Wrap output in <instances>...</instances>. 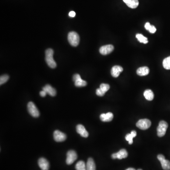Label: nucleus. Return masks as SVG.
Segmentation results:
<instances>
[{
    "instance_id": "nucleus-20",
    "label": "nucleus",
    "mask_w": 170,
    "mask_h": 170,
    "mask_svg": "<svg viewBox=\"0 0 170 170\" xmlns=\"http://www.w3.org/2000/svg\"><path fill=\"white\" fill-rule=\"evenodd\" d=\"M136 136V131L135 130H132L130 132V133L126 135V136H125V139H126L127 141L129 142V144L131 145L133 143V139L135 138Z\"/></svg>"
},
{
    "instance_id": "nucleus-27",
    "label": "nucleus",
    "mask_w": 170,
    "mask_h": 170,
    "mask_svg": "<svg viewBox=\"0 0 170 170\" xmlns=\"http://www.w3.org/2000/svg\"><path fill=\"white\" fill-rule=\"evenodd\" d=\"M9 76L8 75H3L0 77V84L1 85L6 83L8 80Z\"/></svg>"
},
{
    "instance_id": "nucleus-31",
    "label": "nucleus",
    "mask_w": 170,
    "mask_h": 170,
    "mask_svg": "<svg viewBox=\"0 0 170 170\" xmlns=\"http://www.w3.org/2000/svg\"><path fill=\"white\" fill-rule=\"evenodd\" d=\"M126 170H136L134 168H129L128 169H126Z\"/></svg>"
},
{
    "instance_id": "nucleus-9",
    "label": "nucleus",
    "mask_w": 170,
    "mask_h": 170,
    "mask_svg": "<svg viewBox=\"0 0 170 170\" xmlns=\"http://www.w3.org/2000/svg\"><path fill=\"white\" fill-rule=\"evenodd\" d=\"M54 140L55 141L60 142H63L66 140L67 138L66 135L63 132L58 130H55L54 133Z\"/></svg>"
},
{
    "instance_id": "nucleus-23",
    "label": "nucleus",
    "mask_w": 170,
    "mask_h": 170,
    "mask_svg": "<svg viewBox=\"0 0 170 170\" xmlns=\"http://www.w3.org/2000/svg\"><path fill=\"white\" fill-rule=\"evenodd\" d=\"M145 28L146 30H147L149 32L151 33L154 34L157 31V29L155 28V27L153 25H151L149 22L146 23L145 25Z\"/></svg>"
},
{
    "instance_id": "nucleus-32",
    "label": "nucleus",
    "mask_w": 170,
    "mask_h": 170,
    "mask_svg": "<svg viewBox=\"0 0 170 170\" xmlns=\"http://www.w3.org/2000/svg\"><path fill=\"white\" fill-rule=\"evenodd\" d=\"M138 170H142V169H138Z\"/></svg>"
},
{
    "instance_id": "nucleus-13",
    "label": "nucleus",
    "mask_w": 170,
    "mask_h": 170,
    "mask_svg": "<svg viewBox=\"0 0 170 170\" xmlns=\"http://www.w3.org/2000/svg\"><path fill=\"white\" fill-rule=\"evenodd\" d=\"M76 130L78 133L80 134L81 136L84 138H87L89 135V134L86 129H85V127L81 124L77 125L76 127Z\"/></svg>"
},
{
    "instance_id": "nucleus-4",
    "label": "nucleus",
    "mask_w": 170,
    "mask_h": 170,
    "mask_svg": "<svg viewBox=\"0 0 170 170\" xmlns=\"http://www.w3.org/2000/svg\"><path fill=\"white\" fill-rule=\"evenodd\" d=\"M168 124L166 122L161 121L159 123L157 129L158 135L159 137L164 136L166 133V130L168 128Z\"/></svg>"
},
{
    "instance_id": "nucleus-15",
    "label": "nucleus",
    "mask_w": 170,
    "mask_h": 170,
    "mask_svg": "<svg viewBox=\"0 0 170 170\" xmlns=\"http://www.w3.org/2000/svg\"><path fill=\"white\" fill-rule=\"evenodd\" d=\"M100 118L103 122H111L113 118V113L110 112L106 113H102L100 115Z\"/></svg>"
},
{
    "instance_id": "nucleus-29",
    "label": "nucleus",
    "mask_w": 170,
    "mask_h": 170,
    "mask_svg": "<svg viewBox=\"0 0 170 170\" xmlns=\"http://www.w3.org/2000/svg\"><path fill=\"white\" fill-rule=\"evenodd\" d=\"M69 17L73 18V17H74L75 16L76 13L74 11H72V12H70L69 13Z\"/></svg>"
},
{
    "instance_id": "nucleus-3",
    "label": "nucleus",
    "mask_w": 170,
    "mask_h": 170,
    "mask_svg": "<svg viewBox=\"0 0 170 170\" xmlns=\"http://www.w3.org/2000/svg\"><path fill=\"white\" fill-rule=\"evenodd\" d=\"M27 110L30 115L33 117H38L40 115V112L34 103L30 102L27 104Z\"/></svg>"
},
{
    "instance_id": "nucleus-8",
    "label": "nucleus",
    "mask_w": 170,
    "mask_h": 170,
    "mask_svg": "<svg viewBox=\"0 0 170 170\" xmlns=\"http://www.w3.org/2000/svg\"><path fill=\"white\" fill-rule=\"evenodd\" d=\"M158 159L160 162L163 169L165 170H170V162L165 159L163 154H159L158 156Z\"/></svg>"
},
{
    "instance_id": "nucleus-25",
    "label": "nucleus",
    "mask_w": 170,
    "mask_h": 170,
    "mask_svg": "<svg viewBox=\"0 0 170 170\" xmlns=\"http://www.w3.org/2000/svg\"><path fill=\"white\" fill-rule=\"evenodd\" d=\"M163 67L166 69H170V56L164 59L163 62Z\"/></svg>"
},
{
    "instance_id": "nucleus-21",
    "label": "nucleus",
    "mask_w": 170,
    "mask_h": 170,
    "mask_svg": "<svg viewBox=\"0 0 170 170\" xmlns=\"http://www.w3.org/2000/svg\"><path fill=\"white\" fill-rule=\"evenodd\" d=\"M144 96L145 98L148 101H152L154 98V94L152 91L150 89H147L144 93Z\"/></svg>"
},
{
    "instance_id": "nucleus-2",
    "label": "nucleus",
    "mask_w": 170,
    "mask_h": 170,
    "mask_svg": "<svg viewBox=\"0 0 170 170\" xmlns=\"http://www.w3.org/2000/svg\"><path fill=\"white\" fill-rule=\"evenodd\" d=\"M68 40L72 46H77L80 43V37L77 33L74 31L70 32L68 34Z\"/></svg>"
},
{
    "instance_id": "nucleus-6",
    "label": "nucleus",
    "mask_w": 170,
    "mask_h": 170,
    "mask_svg": "<svg viewBox=\"0 0 170 170\" xmlns=\"http://www.w3.org/2000/svg\"><path fill=\"white\" fill-rule=\"evenodd\" d=\"M78 155L74 150H69L67 154L66 163L68 165H72L77 160Z\"/></svg>"
},
{
    "instance_id": "nucleus-26",
    "label": "nucleus",
    "mask_w": 170,
    "mask_h": 170,
    "mask_svg": "<svg viewBox=\"0 0 170 170\" xmlns=\"http://www.w3.org/2000/svg\"><path fill=\"white\" fill-rule=\"evenodd\" d=\"M100 89H101V90L104 93H105L106 92L108 91L109 90V89H110V86L109 85L107 84H104V83H102L100 85Z\"/></svg>"
},
{
    "instance_id": "nucleus-11",
    "label": "nucleus",
    "mask_w": 170,
    "mask_h": 170,
    "mask_svg": "<svg viewBox=\"0 0 170 170\" xmlns=\"http://www.w3.org/2000/svg\"><path fill=\"white\" fill-rule=\"evenodd\" d=\"M128 155V154L127 150L125 149H122L120 150L118 152L112 154V158L113 159H122L127 158Z\"/></svg>"
},
{
    "instance_id": "nucleus-14",
    "label": "nucleus",
    "mask_w": 170,
    "mask_h": 170,
    "mask_svg": "<svg viewBox=\"0 0 170 170\" xmlns=\"http://www.w3.org/2000/svg\"><path fill=\"white\" fill-rule=\"evenodd\" d=\"M123 71L122 67L118 65L113 66L111 69V75L112 77L117 78L119 77L120 73Z\"/></svg>"
},
{
    "instance_id": "nucleus-28",
    "label": "nucleus",
    "mask_w": 170,
    "mask_h": 170,
    "mask_svg": "<svg viewBox=\"0 0 170 170\" xmlns=\"http://www.w3.org/2000/svg\"><path fill=\"white\" fill-rule=\"evenodd\" d=\"M96 94H97L98 96H99V97H103V96H104V95L105 94V93H104L101 90V89H100V88H99L97 89V90H96Z\"/></svg>"
},
{
    "instance_id": "nucleus-24",
    "label": "nucleus",
    "mask_w": 170,
    "mask_h": 170,
    "mask_svg": "<svg viewBox=\"0 0 170 170\" xmlns=\"http://www.w3.org/2000/svg\"><path fill=\"white\" fill-rule=\"evenodd\" d=\"M136 37L137 39L140 41V42L142 43L146 44H147L148 42L147 38L144 37V36L142 35V34H137L136 36Z\"/></svg>"
},
{
    "instance_id": "nucleus-5",
    "label": "nucleus",
    "mask_w": 170,
    "mask_h": 170,
    "mask_svg": "<svg viewBox=\"0 0 170 170\" xmlns=\"http://www.w3.org/2000/svg\"><path fill=\"white\" fill-rule=\"evenodd\" d=\"M151 125V121L147 119H141L136 123V127L142 130L148 129Z\"/></svg>"
},
{
    "instance_id": "nucleus-22",
    "label": "nucleus",
    "mask_w": 170,
    "mask_h": 170,
    "mask_svg": "<svg viewBox=\"0 0 170 170\" xmlns=\"http://www.w3.org/2000/svg\"><path fill=\"white\" fill-rule=\"evenodd\" d=\"M76 170H86V164L83 161H80L75 165Z\"/></svg>"
},
{
    "instance_id": "nucleus-16",
    "label": "nucleus",
    "mask_w": 170,
    "mask_h": 170,
    "mask_svg": "<svg viewBox=\"0 0 170 170\" xmlns=\"http://www.w3.org/2000/svg\"><path fill=\"white\" fill-rule=\"evenodd\" d=\"M43 90L46 92V93L49 94L50 96L51 97H55L56 94L55 89L48 84L45 85V86L43 88Z\"/></svg>"
},
{
    "instance_id": "nucleus-19",
    "label": "nucleus",
    "mask_w": 170,
    "mask_h": 170,
    "mask_svg": "<svg viewBox=\"0 0 170 170\" xmlns=\"http://www.w3.org/2000/svg\"><path fill=\"white\" fill-rule=\"evenodd\" d=\"M96 164L93 159L89 158L86 164V170H96Z\"/></svg>"
},
{
    "instance_id": "nucleus-1",
    "label": "nucleus",
    "mask_w": 170,
    "mask_h": 170,
    "mask_svg": "<svg viewBox=\"0 0 170 170\" xmlns=\"http://www.w3.org/2000/svg\"><path fill=\"white\" fill-rule=\"evenodd\" d=\"M54 51L52 49H47L45 51V61L47 65L51 68H55L56 63L53 58Z\"/></svg>"
},
{
    "instance_id": "nucleus-17",
    "label": "nucleus",
    "mask_w": 170,
    "mask_h": 170,
    "mask_svg": "<svg viewBox=\"0 0 170 170\" xmlns=\"http://www.w3.org/2000/svg\"><path fill=\"white\" fill-rule=\"evenodd\" d=\"M126 5L131 9H135L139 6L138 0H123Z\"/></svg>"
},
{
    "instance_id": "nucleus-18",
    "label": "nucleus",
    "mask_w": 170,
    "mask_h": 170,
    "mask_svg": "<svg viewBox=\"0 0 170 170\" xmlns=\"http://www.w3.org/2000/svg\"><path fill=\"white\" fill-rule=\"evenodd\" d=\"M149 69L147 67L144 66L139 68L136 70V73L140 76H144L149 74Z\"/></svg>"
},
{
    "instance_id": "nucleus-10",
    "label": "nucleus",
    "mask_w": 170,
    "mask_h": 170,
    "mask_svg": "<svg viewBox=\"0 0 170 170\" xmlns=\"http://www.w3.org/2000/svg\"><path fill=\"white\" fill-rule=\"evenodd\" d=\"M114 50V46L112 44H107L100 47L99 52L101 55H106L111 53Z\"/></svg>"
},
{
    "instance_id": "nucleus-12",
    "label": "nucleus",
    "mask_w": 170,
    "mask_h": 170,
    "mask_svg": "<svg viewBox=\"0 0 170 170\" xmlns=\"http://www.w3.org/2000/svg\"><path fill=\"white\" fill-rule=\"evenodd\" d=\"M38 164L42 170H48L49 169V163L44 158H40L38 160Z\"/></svg>"
},
{
    "instance_id": "nucleus-7",
    "label": "nucleus",
    "mask_w": 170,
    "mask_h": 170,
    "mask_svg": "<svg viewBox=\"0 0 170 170\" xmlns=\"http://www.w3.org/2000/svg\"><path fill=\"white\" fill-rule=\"evenodd\" d=\"M73 80L75 82V85L77 87H85L87 85L86 81L81 79L80 76L78 74L74 75Z\"/></svg>"
},
{
    "instance_id": "nucleus-30",
    "label": "nucleus",
    "mask_w": 170,
    "mask_h": 170,
    "mask_svg": "<svg viewBox=\"0 0 170 170\" xmlns=\"http://www.w3.org/2000/svg\"><path fill=\"white\" fill-rule=\"evenodd\" d=\"M46 94H47V93H46V92L44 90L40 92V96L42 97H45L46 96Z\"/></svg>"
}]
</instances>
